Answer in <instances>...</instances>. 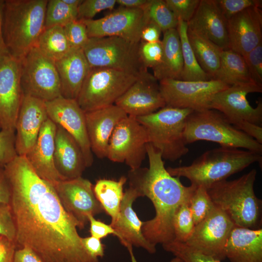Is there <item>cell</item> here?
<instances>
[{
    "instance_id": "74e56055",
    "label": "cell",
    "mask_w": 262,
    "mask_h": 262,
    "mask_svg": "<svg viewBox=\"0 0 262 262\" xmlns=\"http://www.w3.org/2000/svg\"><path fill=\"white\" fill-rule=\"evenodd\" d=\"M188 202L181 205L174 214L173 219L174 241L185 243L193 233L195 225Z\"/></svg>"
},
{
    "instance_id": "9c48e42d",
    "label": "cell",
    "mask_w": 262,
    "mask_h": 262,
    "mask_svg": "<svg viewBox=\"0 0 262 262\" xmlns=\"http://www.w3.org/2000/svg\"><path fill=\"white\" fill-rule=\"evenodd\" d=\"M139 44L117 36L90 37L82 49L91 68H109L138 75L147 70L139 59Z\"/></svg>"
},
{
    "instance_id": "484cf974",
    "label": "cell",
    "mask_w": 262,
    "mask_h": 262,
    "mask_svg": "<svg viewBox=\"0 0 262 262\" xmlns=\"http://www.w3.org/2000/svg\"><path fill=\"white\" fill-rule=\"evenodd\" d=\"M56 126L54 164L57 173L62 180L82 177L87 167L81 147L65 129Z\"/></svg>"
},
{
    "instance_id": "1f68e13d",
    "label": "cell",
    "mask_w": 262,
    "mask_h": 262,
    "mask_svg": "<svg viewBox=\"0 0 262 262\" xmlns=\"http://www.w3.org/2000/svg\"><path fill=\"white\" fill-rule=\"evenodd\" d=\"M187 35L199 65L213 80L219 68L223 49L210 40L189 29Z\"/></svg>"
},
{
    "instance_id": "f6af8a7d",
    "label": "cell",
    "mask_w": 262,
    "mask_h": 262,
    "mask_svg": "<svg viewBox=\"0 0 262 262\" xmlns=\"http://www.w3.org/2000/svg\"><path fill=\"white\" fill-rule=\"evenodd\" d=\"M178 19L188 22L194 15L200 0H164Z\"/></svg>"
},
{
    "instance_id": "d6a6232c",
    "label": "cell",
    "mask_w": 262,
    "mask_h": 262,
    "mask_svg": "<svg viewBox=\"0 0 262 262\" xmlns=\"http://www.w3.org/2000/svg\"><path fill=\"white\" fill-rule=\"evenodd\" d=\"M34 47L55 63L64 57L71 49L63 27L45 28Z\"/></svg>"
},
{
    "instance_id": "9f6ffc18",
    "label": "cell",
    "mask_w": 262,
    "mask_h": 262,
    "mask_svg": "<svg viewBox=\"0 0 262 262\" xmlns=\"http://www.w3.org/2000/svg\"><path fill=\"white\" fill-rule=\"evenodd\" d=\"M4 0H0V62L10 56L5 43L3 33V9Z\"/></svg>"
},
{
    "instance_id": "ab89813d",
    "label": "cell",
    "mask_w": 262,
    "mask_h": 262,
    "mask_svg": "<svg viewBox=\"0 0 262 262\" xmlns=\"http://www.w3.org/2000/svg\"><path fill=\"white\" fill-rule=\"evenodd\" d=\"M163 54V45L161 40L156 42L140 41L138 46L140 60L146 69H152L161 62Z\"/></svg>"
},
{
    "instance_id": "7402d4cb",
    "label": "cell",
    "mask_w": 262,
    "mask_h": 262,
    "mask_svg": "<svg viewBox=\"0 0 262 262\" xmlns=\"http://www.w3.org/2000/svg\"><path fill=\"white\" fill-rule=\"evenodd\" d=\"M86 129L93 154L107 157L109 143L119 122L128 115L115 104L85 112Z\"/></svg>"
},
{
    "instance_id": "7c38bea8",
    "label": "cell",
    "mask_w": 262,
    "mask_h": 262,
    "mask_svg": "<svg viewBox=\"0 0 262 262\" xmlns=\"http://www.w3.org/2000/svg\"><path fill=\"white\" fill-rule=\"evenodd\" d=\"M160 91L165 106L201 111L210 109L214 95L229 86L211 80L206 81H186L165 79L159 82Z\"/></svg>"
},
{
    "instance_id": "4fadbf2b",
    "label": "cell",
    "mask_w": 262,
    "mask_h": 262,
    "mask_svg": "<svg viewBox=\"0 0 262 262\" xmlns=\"http://www.w3.org/2000/svg\"><path fill=\"white\" fill-rule=\"evenodd\" d=\"M262 92V86L255 83L229 86L213 96L210 109L221 112L234 127L244 121L262 126V99L253 108L246 98L249 93Z\"/></svg>"
},
{
    "instance_id": "8992f818",
    "label": "cell",
    "mask_w": 262,
    "mask_h": 262,
    "mask_svg": "<svg viewBox=\"0 0 262 262\" xmlns=\"http://www.w3.org/2000/svg\"><path fill=\"white\" fill-rule=\"evenodd\" d=\"M183 137L186 145L204 140L221 147L262 152V144L236 128L223 114L213 109L190 113L186 120Z\"/></svg>"
},
{
    "instance_id": "d590c367",
    "label": "cell",
    "mask_w": 262,
    "mask_h": 262,
    "mask_svg": "<svg viewBox=\"0 0 262 262\" xmlns=\"http://www.w3.org/2000/svg\"><path fill=\"white\" fill-rule=\"evenodd\" d=\"M77 18L78 10L69 7L63 0H48L45 13V28L64 27Z\"/></svg>"
},
{
    "instance_id": "e0dca14e",
    "label": "cell",
    "mask_w": 262,
    "mask_h": 262,
    "mask_svg": "<svg viewBox=\"0 0 262 262\" xmlns=\"http://www.w3.org/2000/svg\"><path fill=\"white\" fill-rule=\"evenodd\" d=\"M45 102L49 118L73 136L82 149L86 167L92 166L93 154L87 132L85 112L77 100L60 96Z\"/></svg>"
},
{
    "instance_id": "6da1fadb",
    "label": "cell",
    "mask_w": 262,
    "mask_h": 262,
    "mask_svg": "<svg viewBox=\"0 0 262 262\" xmlns=\"http://www.w3.org/2000/svg\"><path fill=\"white\" fill-rule=\"evenodd\" d=\"M11 188L17 248L32 249L43 262H99L82 243L80 223L61 204L52 185L39 177L25 156L4 166Z\"/></svg>"
},
{
    "instance_id": "2e32d148",
    "label": "cell",
    "mask_w": 262,
    "mask_h": 262,
    "mask_svg": "<svg viewBox=\"0 0 262 262\" xmlns=\"http://www.w3.org/2000/svg\"><path fill=\"white\" fill-rule=\"evenodd\" d=\"M51 184L64 208L80 223L82 229L88 221L89 215L94 216L104 212L88 180L80 177Z\"/></svg>"
},
{
    "instance_id": "681fc988",
    "label": "cell",
    "mask_w": 262,
    "mask_h": 262,
    "mask_svg": "<svg viewBox=\"0 0 262 262\" xmlns=\"http://www.w3.org/2000/svg\"><path fill=\"white\" fill-rule=\"evenodd\" d=\"M82 243L88 253L92 257L98 259L104 255V245L100 239L92 236L85 238L82 237Z\"/></svg>"
},
{
    "instance_id": "11a10c76",
    "label": "cell",
    "mask_w": 262,
    "mask_h": 262,
    "mask_svg": "<svg viewBox=\"0 0 262 262\" xmlns=\"http://www.w3.org/2000/svg\"><path fill=\"white\" fill-rule=\"evenodd\" d=\"M11 188L4 168L0 166V204L10 203Z\"/></svg>"
},
{
    "instance_id": "5bb4252c",
    "label": "cell",
    "mask_w": 262,
    "mask_h": 262,
    "mask_svg": "<svg viewBox=\"0 0 262 262\" xmlns=\"http://www.w3.org/2000/svg\"><path fill=\"white\" fill-rule=\"evenodd\" d=\"M234 226L228 216L215 207L205 219L195 226L191 237L183 243L217 260H224L225 244Z\"/></svg>"
},
{
    "instance_id": "680465c9",
    "label": "cell",
    "mask_w": 262,
    "mask_h": 262,
    "mask_svg": "<svg viewBox=\"0 0 262 262\" xmlns=\"http://www.w3.org/2000/svg\"><path fill=\"white\" fill-rule=\"evenodd\" d=\"M82 0H63V1L69 7L77 9Z\"/></svg>"
},
{
    "instance_id": "f546056e",
    "label": "cell",
    "mask_w": 262,
    "mask_h": 262,
    "mask_svg": "<svg viewBox=\"0 0 262 262\" xmlns=\"http://www.w3.org/2000/svg\"><path fill=\"white\" fill-rule=\"evenodd\" d=\"M213 80L229 86L255 83L243 56L230 49L222 50L220 65Z\"/></svg>"
},
{
    "instance_id": "4316f807",
    "label": "cell",
    "mask_w": 262,
    "mask_h": 262,
    "mask_svg": "<svg viewBox=\"0 0 262 262\" xmlns=\"http://www.w3.org/2000/svg\"><path fill=\"white\" fill-rule=\"evenodd\" d=\"M60 82L61 96L76 100L91 68L82 49H71L55 62Z\"/></svg>"
},
{
    "instance_id": "836d02e7",
    "label": "cell",
    "mask_w": 262,
    "mask_h": 262,
    "mask_svg": "<svg viewBox=\"0 0 262 262\" xmlns=\"http://www.w3.org/2000/svg\"><path fill=\"white\" fill-rule=\"evenodd\" d=\"M180 44L183 62L181 80L186 81H206L212 80L199 65L189 43L187 22L178 19L177 27Z\"/></svg>"
},
{
    "instance_id": "ac0fdd59",
    "label": "cell",
    "mask_w": 262,
    "mask_h": 262,
    "mask_svg": "<svg viewBox=\"0 0 262 262\" xmlns=\"http://www.w3.org/2000/svg\"><path fill=\"white\" fill-rule=\"evenodd\" d=\"M115 104L128 115L135 118L149 115L165 106L159 82L147 70L138 76Z\"/></svg>"
},
{
    "instance_id": "52a82bcc",
    "label": "cell",
    "mask_w": 262,
    "mask_h": 262,
    "mask_svg": "<svg viewBox=\"0 0 262 262\" xmlns=\"http://www.w3.org/2000/svg\"><path fill=\"white\" fill-rule=\"evenodd\" d=\"M192 112L165 106L136 118L145 127L148 143L161 153L163 159L175 162L189 151L183 133L186 118Z\"/></svg>"
},
{
    "instance_id": "7bdbcfd3",
    "label": "cell",
    "mask_w": 262,
    "mask_h": 262,
    "mask_svg": "<svg viewBox=\"0 0 262 262\" xmlns=\"http://www.w3.org/2000/svg\"><path fill=\"white\" fill-rule=\"evenodd\" d=\"M225 19L228 20L233 16L251 7L262 8L261 0H214Z\"/></svg>"
},
{
    "instance_id": "e575fe53",
    "label": "cell",
    "mask_w": 262,
    "mask_h": 262,
    "mask_svg": "<svg viewBox=\"0 0 262 262\" xmlns=\"http://www.w3.org/2000/svg\"><path fill=\"white\" fill-rule=\"evenodd\" d=\"M146 21L158 25L162 32L177 28L178 19L164 0H148L142 9Z\"/></svg>"
},
{
    "instance_id": "ba28073f",
    "label": "cell",
    "mask_w": 262,
    "mask_h": 262,
    "mask_svg": "<svg viewBox=\"0 0 262 262\" xmlns=\"http://www.w3.org/2000/svg\"><path fill=\"white\" fill-rule=\"evenodd\" d=\"M138 75L109 68H91L76 100L84 112L115 104Z\"/></svg>"
},
{
    "instance_id": "30bf717a",
    "label": "cell",
    "mask_w": 262,
    "mask_h": 262,
    "mask_svg": "<svg viewBox=\"0 0 262 262\" xmlns=\"http://www.w3.org/2000/svg\"><path fill=\"white\" fill-rule=\"evenodd\" d=\"M20 61L23 95L49 101L60 96L61 87L55 63L33 47Z\"/></svg>"
},
{
    "instance_id": "6f0895ef",
    "label": "cell",
    "mask_w": 262,
    "mask_h": 262,
    "mask_svg": "<svg viewBox=\"0 0 262 262\" xmlns=\"http://www.w3.org/2000/svg\"><path fill=\"white\" fill-rule=\"evenodd\" d=\"M148 0H116L120 6L131 9H143Z\"/></svg>"
},
{
    "instance_id": "bcb514c9",
    "label": "cell",
    "mask_w": 262,
    "mask_h": 262,
    "mask_svg": "<svg viewBox=\"0 0 262 262\" xmlns=\"http://www.w3.org/2000/svg\"><path fill=\"white\" fill-rule=\"evenodd\" d=\"M243 57L252 80L262 86V42Z\"/></svg>"
},
{
    "instance_id": "60d3db41",
    "label": "cell",
    "mask_w": 262,
    "mask_h": 262,
    "mask_svg": "<svg viewBox=\"0 0 262 262\" xmlns=\"http://www.w3.org/2000/svg\"><path fill=\"white\" fill-rule=\"evenodd\" d=\"M63 28L71 49H82L89 38L84 22L77 19Z\"/></svg>"
},
{
    "instance_id": "816d5d0a",
    "label": "cell",
    "mask_w": 262,
    "mask_h": 262,
    "mask_svg": "<svg viewBox=\"0 0 262 262\" xmlns=\"http://www.w3.org/2000/svg\"><path fill=\"white\" fill-rule=\"evenodd\" d=\"M162 32L160 28L156 24L146 21L143 25L140 33V41L156 42L160 41Z\"/></svg>"
},
{
    "instance_id": "7a4b0ae2",
    "label": "cell",
    "mask_w": 262,
    "mask_h": 262,
    "mask_svg": "<svg viewBox=\"0 0 262 262\" xmlns=\"http://www.w3.org/2000/svg\"><path fill=\"white\" fill-rule=\"evenodd\" d=\"M147 156L149 167L130 169L128 178L129 186L141 196L147 197L155 208V216L143 222L142 231L147 240L156 246L174 240V214L181 205L189 201L196 187L184 186L180 178L171 176L164 166L161 153L149 143Z\"/></svg>"
},
{
    "instance_id": "5b68a950",
    "label": "cell",
    "mask_w": 262,
    "mask_h": 262,
    "mask_svg": "<svg viewBox=\"0 0 262 262\" xmlns=\"http://www.w3.org/2000/svg\"><path fill=\"white\" fill-rule=\"evenodd\" d=\"M48 0H5L3 33L10 55L21 61L45 29Z\"/></svg>"
},
{
    "instance_id": "8fae6325",
    "label": "cell",
    "mask_w": 262,
    "mask_h": 262,
    "mask_svg": "<svg viewBox=\"0 0 262 262\" xmlns=\"http://www.w3.org/2000/svg\"><path fill=\"white\" fill-rule=\"evenodd\" d=\"M148 144L145 127L135 117L127 115L113 131L106 158L113 162L125 163L130 169L138 168L147 156Z\"/></svg>"
},
{
    "instance_id": "9a60e30c",
    "label": "cell",
    "mask_w": 262,
    "mask_h": 262,
    "mask_svg": "<svg viewBox=\"0 0 262 262\" xmlns=\"http://www.w3.org/2000/svg\"><path fill=\"white\" fill-rule=\"evenodd\" d=\"M82 20L89 38L117 36L134 43H140L141 30L146 21L142 9L122 6L100 18Z\"/></svg>"
},
{
    "instance_id": "f1b7e54d",
    "label": "cell",
    "mask_w": 262,
    "mask_h": 262,
    "mask_svg": "<svg viewBox=\"0 0 262 262\" xmlns=\"http://www.w3.org/2000/svg\"><path fill=\"white\" fill-rule=\"evenodd\" d=\"M163 33L162 57L159 65L152 69L153 75L158 82L181 80L183 62L178 32L176 28Z\"/></svg>"
},
{
    "instance_id": "d4e9b609",
    "label": "cell",
    "mask_w": 262,
    "mask_h": 262,
    "mask_svg": "<svg viewBox=\"0 0 262 262\" xmlns=\"http://www.w3.org/2000/svg\"><path fill=\"white\" fill-rule=\"evenodd\" d=\"M56 128L55 123L49 118L43 124L35 144L25 156L35 173L51 184L62 180L54 164Z\"/></svg>"
},
{
    "instance_id": "c3c4849f",
    "label": "cell",
    "mask_w": 262,
    "mask_h": 262,
    "mask_svg": "<svg viewBox=\"0 0 262 262\" xmlns=\"http://www.w3.org/2000/svg\"><path fill=\"white\" fill-rule=\"evenodd\" d=\"M90 232L91 236L101 239L112 234L116 236V233L111 225H108L100 220L96 219L94 216L89 215Z\"/></svg>"
},
{
    "instance_id": "7dc6e473",
    "label": "cell",
    "mask_w": 262,
    "mask_h": 262,
    "mask_svg": "<svg viewBox=\"0 0 262 262\" xmlns=\"http://www.w3.org/2000/svg\"><path fill=\"white\" fill-rule=\"evenodd\" d=\"M0 235L15 242L16 228L10 205L0 204Z\"/></svg>"
},
{
    "instance_id": "ee69618b",
    "label": "cell",
    "mask_w": 262,
    "mask_h": 262,
    "mask_svg": "<svg viewBox=\"0 0 262 262\" xmlns=\"http://www.w3.org/2000/svg\"><path fill=\"white\" fill-rule=\"evenodd\" d=\"M15 131L0 130V166L4 167L17 156Z\"/></svg>"
},
{
    "instance_id": "3957f363",
    "label": "cell",
    "mask_w": 262,
    "mask_h": 262,
    "mask_svg": "<svg viewBox=\"0 0 262 262\" xmlns=\"http://www.w3.org/2000/svg\"><path fill=\"white\" fill-rule=\"evenodd\" d=\"M262 162V153L220 147L205 151L190 165L168 167L166 170L173 177L187 178L191 185L208 189L250 164H261Z\"/></svg>"
},
{
    "instance_id": "83f0119b",
    "label": "cell",
    "mask_w": 262,
    "mask_h": 262,
    "mask_svg": "<svg viewBox=\"0 0 262 262\" xmlns=\"http://www.w3.org/2000/svg\"><path fill=\"white\" fill-rule=\"evenodd\" d=\"M224 251L226 258L231 262H262V229L234 226Z\"/></svg>"
},
{
    "instance_id": "603a6c76",
    "label": "cell",
    "mask_w": 262,
    "mask_h": 262,
    "mask_svg": "<svg viewBox=\"0 0 262 262\" xmlns=\"http://www.w3.org/2000/svg\"><path fill=\"white\" fill-rule=\"evenodd\" d=\"M139 197L141 196L136 190L129 186L124 192L118 218L111 226L120 243L127 248L133 246L140 247L153 254L156 251V246L144 236L142 231L143 222L139 219L132 208L133 202Z\"/></svg>"
},
{
    "instance_id": "f5cc1de1",
    "label": "cell",
    "mask_w": 262,
    "mask_h": 262,
    "mask_svg": "<svg viewBox=\"0 0 262 262\" xmlns=\"http://www.w3.org/2000/svg\"><path fill=\"white\" fill-rule=\"evenodd\" d=\"M235 127L262 144V126L244 121Z\"/></svg>"
},
{
    "instance_id": "f907efd6",
    "label": "cell",
    "mask_w": 262,
    "mask_h": 262,
    "mask_svg": "<svg viewBox=\"0 0 262 262\" xmlns=\"http://www.w3.org/2000/svg\"><path fill=\"white\" fill-rule=\"evenodd\" d=\"M17 248L14 241L0 235V262H13Z\"/></svg>"
},
{
    "instance_id": "44dd1931",
    "label": "cell",
    "mask_w": 262,
    "mask_h": 262,
    "mask_svg": "<svg viewBox=\"0 0 262 262\" xmlns=\"http://www.w3.org/2000/svg\"><path fill=\"white\" fill-rule=\"evenodd\" d=\"M228 48L244 56L262 42L261 8L251 7L227 20Z\"/></svg>"
},
{
    "instance_id": "91938a15",
    "label": "cell",
    "mask_w": 262,
    "mask_h": 262,
    "mask_svg": "<svg viewBox=\"0 0 262 262\" xmlns=\"http://www.w3.org/2000/svg\"><path fill=\"white\" fill-rule=\"evenodd\" d=\"M127 249L128 250L131 256V262H137L133 253L132 246L128 247ZM170 262H180V261L177 258L175 257V258H174Z\"/></svg>"
},
{
    "instance_id": "cb8c5ba5",
    "label": "cell",
    "mask_w": 262,
    "mask_h": 262,
    "mask_svg": "<svg viewBox=\"0 0 262 262\" xmlns=\"http://www.w3.org/2000/svg\"><path fill=\"white\" fill-rule=\"evenodd\" d=\"M188 29L210 40L223 50L228 49L227 20L214 0H200Z\"/></svg>"
},
{
    "instance_id": "277c9868",
    "label": "cell",
    "mask_w": 262,
    "mask_h": 262,
    "mask_svg": "<svg viewBox=\"0 0 262 262\" xmlns=\"http://www.w3.org/2000/svg\"><path fill=\"white\" fill-rule=\"evenodd\" d=\"M256 175V170L253 169L237 179L224 180L207 189L215 207L236 226L262 228V201L254 190Z\"/></svg>"
},
{
    "instance_id": "db71d44e",
    "label": "cell",
    "mask_w": 262,
    "mask_h": 262,
    "mask_svg": "<svg viewBox=\"0 0 262 262\" xmlns=\"http://www.w3.org/2000/svg\"><path fill=\"white\" fill-rule=\"evenodd\" d=\"M13 262H43L32 249L27 247L17 248Z\"/></svg>"
},
{
    "instance_id": "ffe728a7",
    "label": "cell",
    "mask_w": 262,
    "mask_h": 262,
    "mask_svg": "<svg viewBox=\"0 0 262 262\" xmlns=\"http://www.w3.org/2000/svg\"><path fill=\"white\" fill-rule=\"evenodd\" d=\"M48 118L45 101L23 95L15 125L17 155L25 156L31 149Z\"/></svg>"
},
{
    "instance_id": "b9f144b4",
    "label": "cell",
    "mask_w": 262,
    "mask_h": 262,
    "mask_svg": "<svg viewBox=\"0 0 262 262\" xmlns=\"http://www.w3.org/2000/svg\"><path fill=\"white\" fill-rule=\"evenodd\" d=\"M116 3V0H82L78 8L77 19H93L102 11L113 10Z\"/></svg>"
},
{
    "instance_id": "4dcf8cb0",
    "label": "cell",
    "mask_w": 262,
    "mask_h": 262,
    "mask_svg": "<svg viewBox=\"0 0 262 262\" xmlns=\"http://www.w3.org/2000/svg\"><path fill=\"white\" fill-rule=\"evenodd\" d=\"M127 178L122 176L119 180L99 179L93 186L95 195L104 211L111 217L113 225L117 221L124 192V185Z\"/></svg>"
},
{
    "instance_id": "8d00e7d4",
    "label": "cell",
    "mask_w": 262,
    "mask_h": 262,
    "mask_svg": "<svg viewBox=\"0 0 262 262\" xmlns=\"http://www.w3.org/2000/svg\"><path fill=\"white\" fill-rule=\"evenodd\" d=\"M188 206L195 226L205 219L215 208L207 189L196 187L192 194Z\"/></svg>"
},
{
    "instance_id": "f35d334b",
    "label": "cell",
    "mask_w": 262,
    "mask_h": 262,
    "mask_svg": "<svg viewBox=\"0 0 262 262\" xmlns=\"http://www.w3.org/2000/svg\"><path fill=\"white\" fill-rule=\"evenodd\" d=\"M162 246L165 250L172 253L180 262H221L188 246L183 243L173 240L162 245Z\"/></svg>"
},
{
    "instance_id": "d6986e66",
    "label": "cell",
    "mask_w": 262,
    "mask_h": 262,
    "mask_svg": "<svg viewBox=\"0 0 262 262\" xmlns=\"http://www.w3.org/2000/svg\"><path fill=\"white\" fill-rule=\"evenodd\" d=\"M23 96L20 61L10 55L0 62V130L15 131Z\"/></svg>"
}]
</instances>
